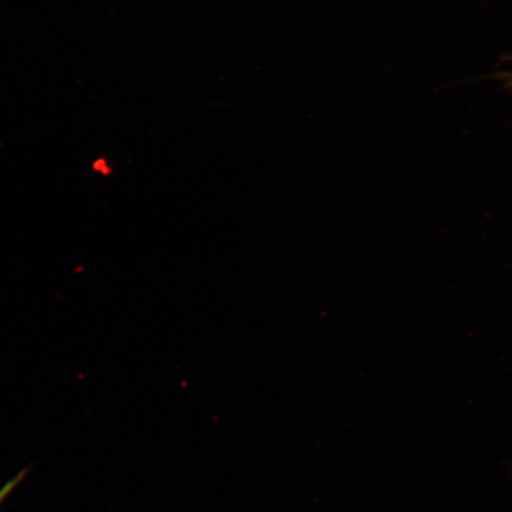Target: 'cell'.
I'll use <instances>...</instances> for the list:
<instances>
[{
	"mask_svg": "<svg viewBox=\"0 0 512 512\" xmlns=\"http://www.w3.org/2000/svg\"><path fill=\"white\" fill-rule=\"evenodd\" d=\"M29 469H25L22 472H19L14 478L10 479L8 483H6L2 489H0V505L3 504L6 498H8L12 492L17 488L19 484L22 483V480L27 476Z\"/></svg>",
	"mask_w": 512,
	"mask_h": 512,
	"instance_id": "1",
	"label": "cell"
}]
</instances>
